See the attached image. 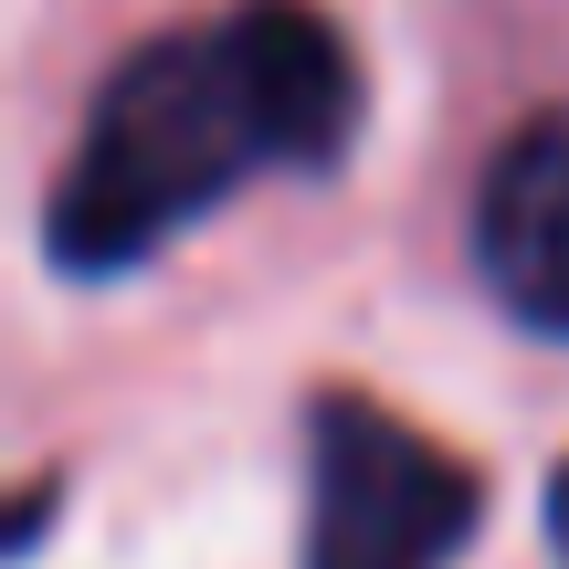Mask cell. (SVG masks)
<instances>
[{
    "label": "cell",
    "mask_w": 569,
    "mask_h": 569,
    "mask_svg": "<svg viewBox=\"0 0 569 569\" xmlns=\"http://www.w3.org/2000/svg\"><path fill=\"white\" fill-rule=\"evenodd\" d=\"M359 127V53L317 0H232L211 21L148 32L84 106L53 180V264L127 274L180 243L232 190L284 169H338Z\"/></svg>",
    "instance_id": "1"
},
{
    "label": "cell",
    "mask_w": 569,
    "mask_h": 569,
    "mask_svg": "<svg viewBox=\"0 0 569 569\" xmlns=\"http://www.w3.org/2000/svg\"><path fill=\"white\" fill-rule=\"evenodd\" d=\"M486 486L422 422L327 390L306 411V569H453Z\"/></svg>",
    "instance_id": "2"
},
{
    "label": "cell",
    "mask_w": 569,
    "mask_h": 569,
    "mask_svg": "<svg viewBox=\"0 0 569 569\" xmlns=\"http://www.w3.org/2000/svg\"><path fill=\"white\" fill-rule=\"evenodd\" d=\"M475 274L538 338H569V106L528 117L475 180Z\"/></svg>",
    "instance_id": "3"
},
{
    "label": "cell",
    "mask_w": 569,
    "mask_h": 569,
    "mask_svg": "<svg viewBox=\"0 0 569 569\" xmlns=\"http://www.w3.org/2000/svg\"><path fill=\"white\" fill-rule=\"evenodd\" d=\"M549 538H559V559H569V465L549 475Z\"/></svg>",
    "instance_id": "4"
}]
</instances>
